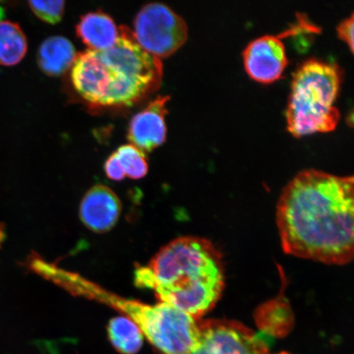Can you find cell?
<instances>
[{
	"label": "cell",
	"mask_w": 354,
	"mask_h": 354,
	"mask_svg": "<svg viewBox=\"0 0 354 354\" xmlns=\"http://www.w3.org/2000/svg\"><path fill=\"white\" fill-rule=\"evenodd\" d=\"M353 176L315 169L299 172L283 189L277 225L283 250L330 265L352 262L354 253Z\"/></svg>",
	"instance_id": "6da1fadb"
},
{
	"label": "cell",
	"mask_w": 354,
	"mask_h": 354,
	"mask_svg": "<svg viewBox=\"0 0 354 354\" xmlns=\"http://www.w3.org/2000/svg\"><path fill=\"white\" fill-rule=\"evenodd\" d=\"M135 283L153 290L161 302L199 319L223 293V260L205 239L180 237L163 247L148 266L137 268Z\"/></svg>",
	"instance_id": "7a4b0ae2"
},
{
	"label": "cell",
	"mask_w": 354,
	"mask_h": 354,
	"mask_svg": "<svg viewBox=\"0 0 354 354\" xmlns=\"http://www.w3.org/2000/svg\"><path fill=\"white\" fill-rule=\"evenodd\" d=\"M119 30L113 47L79 53L72 66L75 90L93 105L131 107L160 86L161 60L145 51L127 26Z\"/></svg>",
	"instance_id": "3957f363"
},
{
	"label": "cell",
	"mask_w": 354,
	"mask_h": 354,
	"mask_svg": "<svg viewBox=\"0 0 354 354\" xmlns=\"http://www.w3.org/2000/svg\"><path fill=\"white\" fill-rule=\"evenodd\" d=\"M343 79L338 64L308 59L295 71L286 109L287 128L303 136L335 129L339 110L335 105Z\"/></svg>",
	"instance_id": "277c9868"
},
{
	"label": "cell",
	"mask_w": 354,
	"mask_h": 354,
	"mask_svg": "<svg viewBox=\"0 0 354 354\" xmlns=\"http://www.w3.org/2000/svg\"><path fill=\"white\" fill-rule=\"evenodd\" d=\"M86 295L126 315L161 354H189L197 344L201 320L170 304L123 298L97 284L88 286Z\"/></svg>",
	"instance_id": "5b68a950"
},
{
	"label": "cell",
	"mask_w": 354,
	"mask_h": 354,
	"mask_svg": "<svg viewBox=\"0 0 354 354\" xmlns=\"http://www.w3.org/2000/svg\"><path fill=\"white\" fill-rule=\"evenodd\" d=\"M132 33L145 51L160 59L174 55L187 41L188 26L166 4L151 3L137 13Z\"/></svg>",
	"instance_id": "8992f818"
},
{
	"label": "cell",
	"mask_w": 354,
	"mask_h": 354,
	"mask_svg": "<svg viewBox=\"0 0 354 354\" xmlns=\"http://www.w3.org/2000/svg\"><path fill=\"white\" fill-rule=\"evenodd\" d=\"M189 354H271L254 332L225 319L199 321L197 344Z\"/></svg>",
	"instance_id": "52a82bcc"
},
{
	"label": "cell",
	"mask_w": 354,
	"mask_h": 354,
	"mask_svg": "<svg viewBox=\"0 0 354 354\" xmlns=\"http://www.w3.org/2000/svg\"><path fill=\"white\" fill-rule=\"evenodd\" d=\"M248 74L256 81L272 82L280 78L288 63L284 44L277 35L254 39L243 52Z\"/></svg>",
	"instance_id": "ba28073f"
},
{
	"label": "cell",
	"mask_w": 354,
	"mask_h": 354,
	"mask_svg": "<svg viewBox=\"0 0 354 354\" xmlns=\"http://www.w3.org/2000/svg\"><path fill=\"white\" fill-rule=\"evenodd\" d=\"M169 96H158L147 107L132 118L128 130V140L141 151L151 152L165 142Z\"/></svg>",
	"instance_id": "9c48e42d"
},
{
	"label": "cell",
	"mask_w": 354,
	"mask_h": 354,
	"mask_svg": "<svg viewBox=\"0 0 354 354\" xmlns=\"http://www.w3.org/2000/svg\"><path fill=\"white\" fill-rule=\"evenodd\" d=\"M122 212L120 199L112 189L96 185L85 194L80 206V218L91 231L105 233L116 225Z\"/></svg>",
	"instance_id": "30bf717a"
},
{
	"label": "cell",
	"mask_w": 354,
	"mask_h": 354,
	"mask_svg": "<svg viewBox=\"0 0 354 354\" xmlns=\"http://www.w3.org/2000/svg\"><path fill=\"white\" fill-rule=\"evenodd\" d=\"M77 35L88 50L103 51L116 44L120 30L112 17L98 10L81 17L77 25Z\"/></svg>",
	"instance_id": "8fae6325"
},
{
	"label": "cell",
	"mask_w": 354,
	"mask_h": 354,
	"mask_svg": "<svg viewBox=\"0 0 354 354\" xmlns=\"http://www.w3.org/2000/svg\"><path fill=\"white\" fill-rule=\"evenodd\" d=\"M72 42L55 35L44 41L37 53L39 69L50 77H59L72 68L77 57Z\"/></svg>",
	"instance_id": "7c38bea8"
},
{
	"label": "cell",
	"mask_w": 354,
	"mask_h": 354,
	"mask_svg": "<svg viewBox=\"0 0 354 354\" xmlns=\"http://www.w3.org/2000/svg\"><path fill=\"white\" fill-rule=\"evenodd\" d=\"M28 39L21 26L11 21H0V65L16 66L28 52Z\"/></svg>",
	"instance_id": "4fadbf2b"
},
{
	"label": "cell",
	"mask_w": 354,
	"mask_h": 354,
	"mask_svg": "<svg viewBox=\"0 0 354 354\" xmlns=\"http://www.w3.org/2000/svg\"><path fill=\"white\" fill-rule=\"evenodd\" d=\"M111 343L122 354H136L142 347L144 335L134 322L126 317L113 318L109 323Z\"/></svg>",
	"instance_id": "5bb4252c"
},
{
	"label": "cell",
	"mask_w": 354,
	"mask_h": 354,
	"mask_svg": "<svg viewBox=\"0 0 354 354\" xmlns=\"http://www.w3.org/2000/svg\"><path fill=\"white\" fill-rule=\"evenodd\" d=\"M114 154L125 176L138 180L143 178L147 174L149 171L147 159L145 153L136 146L122 145Z\"/></svg>",
	"instance_id": "9a60e30c"
},
{
	"label": "cell",
	"mask_w": 354,
	"mask_h": 354,
	"mask_svg": "<svg viewBox=\"0 0 354 354\" xmlns=\"http://www.w3.org/2000/svg\"><path fill=\"white\" fill-rule=\"evenodd\" d=\"M29 7L38 19L50 24H57L63 19L65 2L56 1H29Z\"/></svg>",
	"instance_id": "2e32d148"
},
{
	"label": "cell",
	"mask_w": 354,
	"mask_h": 354,
	"mask_svg": "<svg viewBox=\"0 0 354 354\" xmlns=\"http://www.w3.org/2000/svg\"><path fill=\"white\" fill-rule=\"evenodd\" d=\"M353 13H351V17L340 21L336 28L339 37L348 44L352 53H353Z\"/></svg>",
	"instance_id": "e0dca14e"
},
{
	"label": "cell",
	"mask_w": 354,
	"mask_h": 354,
	"mask_svg": "<svg viewBox=\"0 0 354 354\" xmlns=\"http://www.w3.org/2000/svg\"><path fill=\"white\" fill-rule=\"evenodd\" d=\"M104 169L106 175L111 180L119 181L125 178V175H124L120 166H119L114 153L110 155L107 161H106Z\"/></svg>",
	"instance_id": "ac0fdd59"
}]
</instances>
